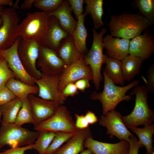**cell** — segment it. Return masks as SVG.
Segmentation results:
<instances>
[{
    "instance_id": "1",
    "label": "cell",
    "mask_w": 154,
    "mask_h": 154,
    "mask_svg": "<svg viewBox=\"0 0 154 154\" xmlns=\"http://www.w3.org/2000/svg\"><path fill=\"white\" fill-rule=\"evenodd\" d=\"M152 25L143 16L124 13L111 16L109 27L112 36L130 40L141 35Z\"/></svg>"
},
{
    "instance_id": "2",
    "label": "cell",
    "mask_w": 154,
    "mask_h": 154,
    "mask_svg": "<svg viewBox=\"0 0 154 154\" xmlns=\"http://www.w3.org/2000/svg\"><path fill=\"white\" fill-rule=\"evenodd\" d=\"M104 85L103 91L97 92L93 91L90 95L92 100L100 101L102 105L103 115L108 112L115 110L121 102L129 101L133 98L130 94L126 95L129 90L139 85L140 81L136 80L123 86H117L103 71Z\"/></svg>"
},
{
    "instance_id": "3",
    "label": "cell",
    "mask_w": 154,
    "mask_h": 154,
    "mask_svg": "<svg viewBox=\"0 0 154 154\" xmlns=\"http://www.w3.org/2000/svg\"><path fill=\"white\" fill-rule=\"evenodd\" d=\"M148 92L145 85H138L130 94L135 96V104L132 112L122 116V121L130 129L140 125L152 124L154 121V112L149 108L147 102Z\"/></svg>"
},
{
    "instance_id": "4",
    "label": "cell",
    "mask_w": 154,
    "mask_h": 154,
    "mask_svg": "<svg viewBox=\"0 0 154 154\" xmlns=\"http://www.w3.org/2000/svg\"><path fill=\"white\" fill-rule=\"evenodd\" d=\"M106 31V28H102L98 33L96 29H93V40L92 46L88 52L83 56L84 62L92 70L93 82L97 90L99 89L100 82L104 79L101 70L102 65L105 63L106 57L103 52L104 48L102 38Z\"/></svg>"
},
{
    "instance_id": "5",
    "label": "cell",
    "mask_w": 154,
    "mask_h": 154,
    "mask_svg": "<svg viewBox=\"0 0 154 154\" xmlns=\"http://www.w3.org/2000/svg\"><path fill=\"white\" fill-rule=\"evenodd\" d=\"M39 131H32L15 124H1L0 127V150L5 145L11 148L23 147L33 144Z\"/></svg>"
},
{
    "instance_id": "6",
    "label": "cell",
    "mask_w": 154,
    "mask_h": 154,
    "mask_svg": "<svg viewBox=\"0 0 154 154\" xmlns=\"http://www.w3.org/2000/svg\"><path fill=\"white\" fill-rule=\"evenodd\" d=\"M49 17L46 13H28L19 24V37L25 40H34L40 43L46 28Z\"/></svg>"
},
{
    "instance_id": "7",
    "label": "cell",
    "mask_w": 154,
    "mask_h": 154,
    "mask_svg": "<svg viewBox=\"0 0 154 154\" xmlns=\"http://www.w3.org/2000/svg\"><path fill=\"white\" fill-rule=\"evenodd\" d=\"M0 16L3 24L0 28V50L11 47L19 37V21L16 11L11 7L4 8Z\"/></svg>"
},
{
    "instance_id": "8",
    "label": "cell",
    "mask_w": 154,
    "mask_h": 154,
    "mask_svg": "<svg viewBox=\"0 0 154 154\" xmlns=\"http://www.w3.org/2000/svg\"><path fill=\"white\" fill-rule=\"evenodd\" d=\"M36 131L75 132L78 129L67 108L60 105L55 113L50 118L34 127Z\"/></svg>"
},
{
    "instance_id": "9",
    "label": "cell",
    "mask_w": 154,
    "mask_h": 154,
    "mask_svg": "<svg viewBox=\"0 0 154 154\" xmlns=\"http://www.w3.org/2000/svg\"><path fill=\"white\" fill-rule=\"evenodd\" d=\"M40 43L34 40H25L21 38L18 44L17 52L23 67L27 73L32 77L38 79L42 73L37 68Z\"/></svg>"
},
{
    "instance_id": "10",
    "label": "cell",
    "mask_w": 154,
    "mask_h": 154,
    "mask_svg": "<svg viewBox=\"0 0 154 154\" xmlns=\"http://www.w3.org/2000/svg\"><path fill=\"white\" fill-rule=\"evenodd\" d=\"M20 39L19 37L10 48L0 50V54L7 62L9 68L17 79L28 84L35 85L36 79L31 76L26 70L18 54L17 47Z\"/></svg>"
},
{
    "instance_id": "11",
    "label": "cell",
    "mask_w": 154,
    "mask_h": 154,
    "mask_svg": "<svg viewBox=\"0 0 154 154\" xmlns=\"http://www.w3.org/2000/svg\"><path fill=\"white\" fill-rule=\"evenodd\" d=\"M59 80L60 75L51 76L42 74L41 77L35 81L38 88V97L62 105L66 98L58 89Z\"/></svg>"
},
{
    "instance_id": "12",
    "label": "cell",
    "mask_w": 154,
    "mask_h": 154,
    "mask_svg": "<svg viewBox=\"0 0 154 154\" xmlns=\"http://www.w3.org/2000/svg\"><path fill=\"white\" fill-rule=\"evenodd\" d=\"M37 64L42 74L51 76L60 75L67 66L55 51L40 44Z\"/></svg>"
},
{
    "instance_id": "13",
    "label": "cell",
    "mask_w": 154,
    "mask_h": 154,
    "mask_svg": "<svg viewBox=\"0 0 154 154\" xmlns=\"http://www.w3.org/2000/svg\"><path fill=\"white\" fill-rule=\"evenodd\" d=\"M121 114L115 110L108 112L104 115L100 116L98 120L100 125L106 127L107 134L112 138L115 136L120 141L128 142L130 137L133 135L129 131L122 120Z\"/></svg>"
},
{
    "instance_id": "14",
    "label": "cell",
    "mask_w": 154,
    "mask_h": 154,
    "mask_svg": "<svg viewBox=\"0 0 154 154\" xmlns=\"http://www.w3.org/2000/svg\"><path fill=\"white\" fill-rule=\"evenodd\" d=\"M84 78L93 80V75L90 67L84 62L82 55L79 60L67 66L60 75L58 89L62 92L69 83Z\"/></svg>"
},
{
    "instance_id": "15",
    "label": "cell",
    "mask_w": 154,
    "mask_h": 154,
    "mask_svg": "<svg viewBox=\"0 0 154 154\" xmlns=\"http://www.w3.org/2000/svg\"><path fill=\"white\" fill-rule=\"evenodd\" d=\"M28 98L33 113L34 127L53 116L60 106L54 102L42 99L33 94L29 95Z\"/></svg>"
},
{
    "instance_id": "16",
    "label": "cell",
    "mask_w": 154,
    "mask_h": 154,
    "mask_svg": "<svg viewBox=\"0 0 154 154\" xmlns=\"http://www.w3.org/2000/svg\"><path fill=\"white\" fill-rule=\"evenodd\" d=\"M154 52V37L147 30L144 33L130 40L129 55L141 58L144 60L148 59Z\"/></svg>"
},
{
    "instance_id": "17",
    "label": "cell",
    "mask_w": 154,
    "mask_h": 154,
    "mask_svg": "<svg viewBox=\"0 0 154 154\" xmlns=\"http://www.w3.org/2000/svg\"><path fill=\"white\" fill-rule=\"evenodd\" d=\"M69 35L61 27L56 17L50 16L40 44L56 51L62 40Z\"/></svg>"
},
{
    "instance_id": "18",
    "label": "cell",
    "mask_w": 154,
    "mask_h": 154,
    "mask_svg": "<svg viewBox=\"0 0 154 154\" xmlns=\"http://www.w3.org/2000/svg\"><path fill=\"white\" fill-rule=\"evenodd\" d=\"M84 145L94 154H127L129 149V143L125 140L115 143H108L95 140L92 136L85 140Z\"/></svg>"
},
{
    "instance_id": "19",
    "label": "cell",
    "mask_w": 154,
    "mask_h": 154,
    "mask_svg": "<svg viewBox=\"0 0 154 154\" xmlns=\"http://www.w3.org/2000/svg\"><path fill=\"white\" fill-rule=\"evenodd\" d=\"M130 40L114 37L108 35L102 38L104 48L109 56L121 60L129 54Z\"/></svg>"
},
{
    "instance_id": "20",
    "label": "cell",
    "mask_w": 154,
    "mask_h": 154,
    "mask_svg": "<svg viewBox=\"0 0 154 154\" xmlns=\"http://www.w3.org/2000/svg\"><path fill=\"white\" fill-rule=\"evenodd\" d=\"M72 11L68 1L63 0L61 4L56 10L46 13L48 17H56L61 27L69 34L72 35L77 24V21L72 15Z\"/></svg>"
},
{
    "instance_id": "21",
    "label": "cell",
    "mask_w": 154,
    "mask_h": 154,
    "mask_svg": "<svg viewBox=\"0 0 154 154\" xmlns=\"http://www.w3.org/2000/svg\"><path fill=\"white\" fill-rule=\"evenodd\" d=\"M92 136V132L88 127L78 129L74 135L53 154H79L84 149L85 140Z\"/></svg>"
},
{
    "instance_id": "22",
    "label": "cell",
    "mask_w": 154,
    "mask_h": 154,
    "mask_svg": "<svg viewBox=\"0 0 154 154\" xmlns=\"http://www.w3.org/2000/svg\"><path fill=\"white\" fill-rule=\"evenodd\" d=\"M56 52L67 66L79 60L82 55L76 48L70 35L62 40Z\"/></svg>"
},
{
    "instance_id": "23",
    "label": "cell",
    "mask_w": 154,
    "mask_h": 154,
    "mask_svg": "<svg viewBox=\"0 0 154 154\" xmlns=\"http://www.w3.org/2000/svg\"><path fill=\"white\" fill-rule=\"evenodd\" d=\"M87 15L84 12L78 16L76 28L72 34L76 48L83 56L86 54L89 51L86 44L88 34L84 24L85 18Z\"/></svg>"
},
{
    "instance_id": "24",
    "label": "cell",
    "mask_w": 154,
    "mask_h": 154,
    "mask_svg": "<svg viewBox=\"0 0 154 154\" xmlns=\"http://www.w3.org/2000/svg\"><path fill=\"white\" fill-rule=\"evenodd\" d=\"M142 58L130 55L125 56L121 61V69L124 80L130 82L140 72L144 61Z\"/></svg>"
},
{
    "instance_id": "25",
    "label": "cell",
    "mask_w": 154,
    "mask_h": 154,
    "mask_svg": "<svg viewBox=\"0 0 154 154\" xmlns=\"http://www.w3.org/2000/svg\"><path fill=\"white\" fill-rule=\"evenodd\" d=\"M5 85L17 97L22 100L27 98L29 95L37 94L38 92L37 85L28 84L15 78L9 80Z\"/></svg>"
},
{
    "instance_id": "26",
    "label": "cell",
    "mask_w": 154,
    "mask_h": 154,
    "mask_svg": "<svg viewBox=\"0 0 154 154\" xmlns=\"http://www.w3.org/2000/svg\"><path fill=\"white\" fill-rule=\"evenodd\" d=\"M105 54L106 65L103 71L115 84L123 86L125 80L122 72L121 60Z\"/></svg>"
},
{
    "instance_id": "27",
    "label": "cell",
    "mask_w": 154,
    "mask_h": 154,
    "mask_svg": "<svg viewBox=\"0 0 154 154\" xmlns=\"http://www.w3.org/2000/svg\"><path fill=\"white\" fill-rule=\"evenodd\" d=\"M23 104V100L17 97L1 106L2 116L1 124H14Z\"/></svg>"
},
{
    "instance_id": "28",
    "label": "cell",
    "mask_w": 154,
    "mask_h": 154,
    "mask_svg": "<svg viewBox=\"0 0 154 154\" xmlns=\"http://www.w3.org/2000/svg\"><path fill=\"white\" fill-rule=\"evenodd\" d=\"M85 12L89 14L93 21L94 29H99L104 25L102 20L103 15V1L102 0H85Z\"/></svg>"
},
{
    "instance_id": "29",
    "label": "cell",
    "mask_w": 154,
    "mask_h": 154,
    "mask_svg": "<svg viewBox=\"0 0 154 154\" xmlns=\"http://www.w3.org/2000/svg\"><path fill=\"white\" fill-rule=\"evenodd\" d=\"M130 129L138 136L139 142L147 150V153L150 154L154 151L153 146V135L154 133V125L153 124L144 125L143 128L137 127Z\"/></svg>"
},
{
    "instance_id": "30",
    "label": "cell",
    "mask_w": 154,
    "mask_h": 154,
    "mask_svg": "<svg viewBox=\"0 0 154 154\" xmlns=\"http://www.w3.org/2000/svg\"><path fill=\"white\" fill-rule=\"evenodd\" d=\"M55 134V132L39 131L38 138L33 145L32 149L37 150L39 154H44Z\"/></svg>"
},
{
    "instance_id": "31",
    "label": "cell",
    "mask_w": 154,
    "mask_h": 154,
    "mask_svg": "<svg viewBox=\"0 0 154 154\" xmlns=\"http://www.w3.org/2000/svg\"><path fill=\"white\" fill-rule=\"evenodd\" d=\"M22 107L19 110L14 124L18 126H22L25 123L33 124V113L28 97L23 100Z\"/></svg>"
},
{
    "instance_id": "32",
    "label": "cell",
    "mask_w": 154,
    "mask_h": 154,
    "mask_svg": "<svg viewBox=\"0 0 154 154\" xmlns=\"http://www.w3.org/2000/svg\"><path fill=\"white\" fill-rule=\"evenodd\" d=\"M75 132H56L55 135L44 154H53L75 133Z\"/></svg>"
},
{
    "instance_id": "33",
    "label": "cell",
    "mask_w": 154,
    "mask_h": 154,
    "mask_svg": "<svg viewBox=\"0 0 154 154\" xmlns=\"http://www.w3.org/2000/svg\"><path fill=\"white\" fill-rule=\"evenodd\" d=\"M135 2L140 13L153 24L154 23V0H137Z\"/></svg>"
},
{
    "instance_id": "34",
    "label": "cell",
    "mask_w": 154,
    "mask_h": 154,
    "mask_svg": "<svg viewBox=\"0 0 154 154\" xmlns=\"http://www.w3.org/2000/svg\"><path fill=\"white\" fill-rule=\"evenodd\" d=\"M63 0H35L33 5L46 13L53 11L61 4Z\"/></svg>"
},
{
    "instance_id": "35",
    "label": "cell",
    "mask_w": 154,
    "mask_h": 154,
    "mask_svg": "<svg viewBox=\"0 0 154 154\" xmlns=\"http://www.w3.org/2000/svg\"><path fill=\"white\" fill-rule=\"evenodd\" d=\"M12 78H16L13 72L9 69L6 60L0 59V86L5 85L7 82Z\"/></svg>"
},
{
    "instance_id": "36",
    "label": "cell",
    "mask_w": 154,
    "mask_h": 154,
    "mask_svg": "<svg viewBox=\"0 0 154 154\" xmlns=\"http://www.w3.org/2000/svg\"><path fill=\"white\" fill-rule=\"evenodd\" d=\"M17 97L6 86H0V106H1Z\"/></svg>"
},
{
    "instance_id": "37",
    "label": "cell",
    "mask_w": 154,
    "mask_h": 154,
    "mask_svg": "<svg viewBox=\"0 0 154 154\" xmlns=\"http://www.w3.org/2000/svg\"><path fill=\"white\" fill-rule=\"evenodd\" d=\"M146 84V86L148 92L151 93H154V64H151L148 69L147 80L143 77Z\"/></svg>"
},
{
    "instance_id": "38",
    "label": "cell",
    "mask_w": 154,
    "mask_h": 154,
    "mask_svg": "<svg viewBox=\"0 0 154 154\" xmlns=\"http://www.w3.org/2000/svg\"><path fill=\"white\" fill-rule=\"evenodd\" d=\"M70 6L76 18L79 15L83 13L84 10L83 5L84 0H68Z\"/></svg>"
},
{
    "instance_id": "39",
    "label": "cell",
    "mask_w": 154,
    "mask_h": 154,
    "mask_svg": "<svg viewBox=\"0 0 154 154\" xmlns=\"http://www.w3.org/2000/svg\"><path fill=\"white\" fill-rule=\"evenodd\" d=\"M128 142L129 145V149L127 154H138L139 149L143 147L134 135L130 137Z\"/></svg>"
},
{
    "instance_id": "40",
    "label": "cell",
    "mask_w": 154,
    "mask_h": 154,
    "mask_svg": "<svg viewBox=\"0 0 154 154\" xmlns=\"http://www.w3.org/2000/svg\"><path fill=\"white\" fill-rule=\"evenodd\" d=\"M33 144L23 147L11 148L0 152V154H24L26 151L32 149Z\"/></svg>"
},
{
    "instance_id": "41",
    "label": "cell",
    "mask_w": 154,
    "mask_h": 154,
    "mask_svg": "<svg viewBox=\"0 0 154 154\" xmlns=\"http://www.w3.org/2000/svg\"><path fill=\"white\" fill-rule=\"evenodd\" d=\"M64 96L66 98L69 96H73L78 93V90L74 82L67 84L62 91Z\"/></svg>"
},
{
    "instance_id": "42",
    "label": "cell",
    "mask_w": 154,
    "mask_h": 154,
    "mask_svg": "<svg viewBox=\"0 0 154 154\" xmlns=\"http://www.w3.org/2000/svg\"><path fill=\"white\" fill-rule=\"evenodd\" d=\"M76 118L75 126L78 129H83L89 127V124L86 119L84 115L75 114Z\"/></svg>"
},
{
    "instance_id": "43",
    "label": "cell",
    "mask_w": 154,
    "mask_h": 154,
    "mask_svg": "<svg viewBox=\"0 0 154 154\" xmlns=\"http://www.w3.org/2000/svg\"><path fill=\"white\" fill-rule=\"evenodd\" d=\"M89 81L88 79L84 78L76 81L74 83L78 90L84 92L90 87Z\"/></svg>"
},
{
    "instance_id": "44",
    "label": "cell",
    "mask_w": 154,
    "mask_h": 154,
    "mask_svg": "<svg viewBox=\"0 0 154 154\" xmlns=\"http://www.w3.org/2000/svg\"><path fill=\"white\" fill-rule=\"evenodd\" d=\"M84 116L89 125L94 124L98 121L95 114L91 111H88Z\"/></svg>"
},
{
    "instance_id": "45",
    "label": "cell",
    "mask_w": 154,
    "mask_h": 154,
    "mask_svg": "<svg viewBox=\"0 0 154 154\" xmlns=\"http://www.w3.org/2000/svg\"><path fill=\"white\" fill-rule=\"evenodd\" d=\"M35 0H25L21 5L19 8L21 9L25 10L31 9Z\"/></svg>"
},
{
    "instance_id": "46",
    "label": "cell",
    "mask_w": 154,
    "mask_h": 154,
    "mask_svg": "<svg viewBox=\"0 0 154 154\" xmlns=\"http://www.w3.org/2000/svg\"><path fill=\"white\" fill-rule=\"evenodd\" d=\"M13 3V1L12 0H0V6L8 5L12 7Z\"/></svg>"
},
{
    "instance_id": "47",
    "label": "cell",
    "mask_w": 154,
    "mask_h": 154,
    "mask_svg": "<svg viewBox=\"0 0 154 154\" xmlns=\"http://www.w3.org/2000/svg\"><path fill=\"white\" fill-rule=\"evenodd\" d=\"M79 154H94L89 149L84 150Z\"/></svg>"
},
{
    "instance_id": "48",
    "label": "cell",
    "mask_w": 154,
    "mask_h": 154,
    "mask_svg": "<svg viewBox=\"0 0 154 154\" xmlns=\"http://www.w3.org/2000/svg\"><path fill=\"white\" fill-rule=\"evenodd\" d=\"M19 0H17L15 3H13V6L12 7L14 9H18L19 8Z\"/></svg>"
},
{
    "instance_id": "49",
    "label": "cell",
    "mask_w": 154,
    "mask_h": 154,
    "mask_svg": "<svg viewBox=\"0 0 154 154\" xmlns=\"http://www.w3.org/2000/svg\"><path fill=\"white\" fill-rule=\"evenodd\" d=\"M3 9H4L3 6H0V28L1 26L3 24V21L1 17L0 16V14L1 13L2 10H3Z\"/></svg>"
},
{
    "instance_id": "50",
    "label": "cell",
    "mask_w": 154,
    "mask_h": 154,
    "mask_svg": "<svg viewBox=\"0 0 154 154\" xmlns=\"http://www.w3.org/2000/svg\"><path fill=\"white\" fill-rule=\"evenodd\" d=\"M2 116V112L1 110V106H0V122H1V118Z\"/></svg>"
},
{
    "instance_id": "51",
    "label": "cell",
    "mask_w": 154,
    "mask_h": 154,
    "mask_svg": "<svg viewBox=\"0 0 154 154\" xmlns=\"http://www.w3.org/2000/svg\"><path fill=\"white\" fill-rule=\"evenodd\" d=\"M145 154H148L147 152ZM150 154H154V151H153L152 153Z\"/></svg>"
},
{
    "instance_id": "52",
    "label": "cell",
    "mask_w": 154,
    "mask_h": 154,
    "mask_svg": "<svg viewBox=\"0 0 154 154\" xmlns=\"http://www.w3.org/2000/svg\"><path fill=\"white\" fill-rule=\"evenodd\" d=\"M2 58V57L1 55V54H0V59Z\"/></svg>"
}]
</instances>
